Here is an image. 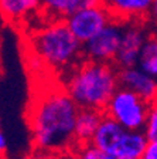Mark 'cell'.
<instances>
[{"label":"cell","mask_w":157,"mask_h":159,"mask_svg":"<svg viewBox=\"0 0 157 159\" xmlns=\"http://www.w3.org/2000/svg\"><path fill=\"white\" fill-rule=\"evenodd\" d=\"M144 41V36L139 27H129L128 30H124L118 56L115 58L122 70L137 66Z\"/></svg>","instance_id":"ba28073f"},{"label":"cell","mask_w":157,"mask_h":159,"mask_svg":"<svg viewBox=\"0 0 157 159\" xmlns=\"http://www.w3.org/2000/svg\"><path fill=\"white\" fill-rule=\"evenodd\" d=\"M137 66L142 71L157 80V37H149L144 41Z\"/></svg>","instance_id":"5bb4252c"},{"label":"cell","mask_w":157,"mask_h":159,"mask_svg":"<svg viewBox=\"0 0 157 159\" xmlns=\"http://www.w3.org/2000/svg\"><path fill=\"white\" fill-rule=\"evenodd\" d=\"M81 44L67 21L50 24L33 37V48L38 58L55 68L67 67L75 61Z\"/></svg>","instance_id":"3957f363"},{"label":"cell","mask_w":157,"mask_h":159,"mask_svg":"<svg viewBox=\"0 0 157 159\" xmlns=\"http://www.w3.org/2000/svg\"><path fill=\"white\" fill-rule=\"evenodd\" d=\"M143 131L149 141H157V101L150 105L147 122Z\"/></svg>","instance_id":"2e32d148"},{"label":"cell","mask_w":157,"mask_h":159,"mask_svg":"<svg viewBox=\"0 0 157 159\" xmlns=\"http://www.w3.org/2000/svg\"><path fill=\"white\" fill-rule=\"evenodd\" d=\"M111 16L102 6L91 7L67 17V24L81 43H88L94 36L109 24Z\"/></svg>","instance_id":"5b68a950"},{"label":"cell","mask_w":157,"mask_h":159,"mask_svg":"<svg viewBox=\"0 0 157 159\" xmlns=\"http://www.w3.org/2000/svg\"><path fill=\"white\" fill-rule=\"evenodd\" d=\"M151 16L157 21V0H153V4H151Z\"/></svg>","instance_id":"44dd1931"},{"label":"cell","mask_w":157,"mask_h":159,"mask_svg":"<svg viewBox=\"0 0 157 159\" xmlns=\"http://www.w3.org/2000/svg\"><path fill=\"white\" fill-rule=\"evenodd\" d=\"M126 131L128 129H124L118 121H115L113 118L105 114L91 143L108 153L116 146V143L120 141V138L124 135Z\"/></svg>","instance_id":"30bf717a"},{"label":"cell","mask_w":157,"mask_h":159,"mask_svg":"<svg viewBox=\"0 0 157 159\" xmlns=\"http://www.w3.org/2000/svg\"><path fill=\"white\" fill-rule=\"evenodd\" d=\"M98 6H102V0H72L71 9H69V16L76 13V11H81V10L98 7Z\"/></svg>","instance_id":"ac0fdd59"},{"label":"cell","mask_w":157,"mask_h":159,"mask_svg":"<svg viewBox=\"0 0 157 159\" xmlns=\"http://www.w3.org/2000/svg\"><path fill=\"white\" fill-rule=\"evenodd\" d=\"M150 105L151 104L140 98L133 91L119 87L109 101L105 114L118 121L128 131H143L147 122Z\"/></svg>","instance_id":"277c9868"},{"label":"cell","mask_w":157,"mask_h":159,"mask_svg":"<svg viewBox=\"0 0 157 159\" xmlns=\"http://www.w3.org/2000/svg\"><path fill=\"white\" fill-rule=\"evenodd\" d=\"M76 159H111L109 155L101 149H98L96 146H94L92 143L89 145H84L81 148V151L78 152Z\"/></svg>","instance_id":"e0dca14e"},{"label":"cell","mask_w":157,"mask_h":159,"mask_svg":"<svg viewBox=\"0 0 157 159\" xmlns=\"http://www.w3.org/2000/svg\"><path fill=\"white\" fill-rule=\"evenodd\" d=\"M119 83L120 87L133 91L149 104L157 101V80L140 68H123L119 73Z\"/></svg>","instance_id":"52a82bcc"},{"label":"cell","mask_w":157,"mask_h":159,"mask_svg":"<svg viewBox=\"0 0 157 159\" xmlns=\"http://www.w3.org/2000/svg\"><path fill=\"white\" fill-rule=\"evenodd\" d=\"M124 30L118 23H109L96 36L89 40L85 47L86 54L94 61L108 63L116 58Z\"/></svg>","instance_id":"8992f818"},{"label":"cell","mask_w":157,"mask_h":159,"mask_svg":"<svg viewBox=\"0 0 157 159\" xmlns=\"http://www.w3.org/2000/svg\"><path fill=\"white\" fill-rule=\"evenodd\" d=\"M72 0H41V6L46 11H50L52 14H58L61 17L69 16Z\"/></svg>","instance_id":"9a60e30c"},{"label":"cell","mask_w":157,"mask_h":159,"mask_svg":"<svg viewBox=\"0 0 157 159\" xmlns=\"http://www.w3.org/2000/svg\"><path fill=\"white\" fill-rule=\"evenodd\" d=\"M142 159H157V141H149Z\"/></svg>","instance_id":"d6986e66"},{"label":"cell","mask_w":157,"mask_h":159,"mask_svg":"<svg viewBox=\"0 0 157 159\" xmlns=\"http://www.w3.org/2000/svg\"><path fill=\"white\" fill-rule=\"evenodd\" d=\"M153 0H102V7L111 17H116L119 21L144 16L151 9Z\"/></svg>","instance_id":"8fae6325"},{"label":"cell","mask_w":157,"mask_h":159,"mask_svg":"<svg viewBox=\"0 0 157 159\" xmlns=\"http://www.w3.org/2000/svg\"><path fill=\"white\" fill-rule=\"evenodd\" d=\"M119 85V74L111 64L91 60L84 63L71 75L67 84V91L79 108H91L105 112Z\"/></svg>","instance_id":"7a4b0ae2"},{"label":"cell","mask_w":157,"mask_h":159,"mask_svg":"<svg viewBox=\"0 0 157 159\" xmlns=\"http://www.w3.org/2000/svg\"><path fill=\"white\" fill-rule=\"evenodd\" d=\"M41 6V0H0L3 17L9 21H17Z\"/></svg>","instance_id":"4fadbf2b"},{"label":"cell","mask_w":157,"mask_h":159,"mask_svg":"<svg viewBox=\"0 0 157 159\" xmlns=\"http://www.w3.org/2000/svg\"><path fill=\"white\" fill-rule=\"evenodd\" d=\"M26 159H37V158H33V156H28V158H26Z\"/></svg>","instance_id":"7402d4cb"},{"label":"cell","mask_w":157,"mask_h":159,"mask_svg":"<svg viewBox=\"0 0 157 159\" xmlns=\"http://www.w3.org/2000/svg\"><path fill=\"white\" fill-rule=\"evenodd\" d=\"M147 143L144 131H126L108 155L111 159H142Z\"/></svg>","instance_id":"9c48e42d"},{"label":"cell","mask_w":157,"mask_h":159,"mask_svg":"<svg viewBox=\"0 0 157 159\" xmlns=\"http://www.w3.org/2000/svg\"><path fill=\"white\" fill-rule=\"evenodd\" d=\"M7 148V138L4 135V132H0V149H2V152H4Z\"/></svg>","instance_id":"ffe728a7"},{"label":"cell","mask_w":157,"mask_h":159,"mask_svg":"<svg viewBox=\"0 0 157 159\" xmlns=\"http://www.w3.org/2000/svg\"><path fill=\"white\" fill-rule=\"evenodd\" d=\"M105 112L98 109L91 108H81L76 116L75 124V142L81 146L89 145L92 142V138L98 131V126L103 118Z\"/></svg>","instance_id":"7c38bea8"},{"label":"cell","mask_w":157,"mask_h":159,"mask_svg":"<svg viewBox=\"0 0 157 159\" xmlns=\"http://www.w3.org/2000/svg\"><path fill=\"white\" fill-rule=\"evenodd\" d=\"M78 104L68 91H50L31 105L30 131L37 148L46 151L64 149L75 141Z\"/></svg>","instance_id":"6da1fadb"}]
</instances>
